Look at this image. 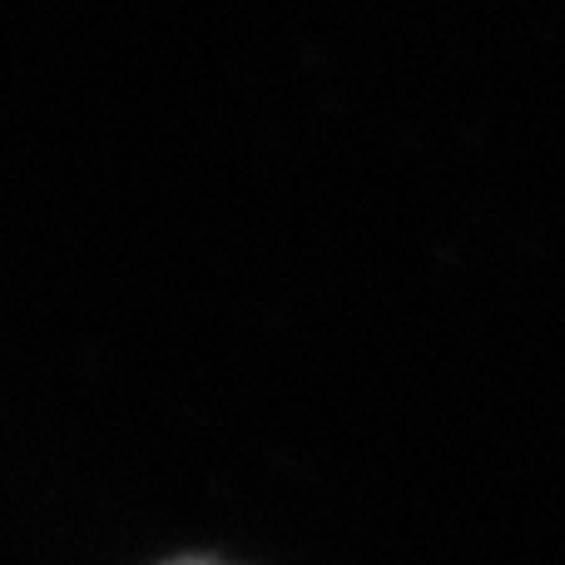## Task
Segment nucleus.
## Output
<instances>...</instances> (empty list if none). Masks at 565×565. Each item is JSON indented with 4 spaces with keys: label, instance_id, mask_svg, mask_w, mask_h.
<instances>
[{
    "label": "nucleus",
    "instance_id": "obj_1",
    "mask_svg": "<svg viewBox=\"0 0 565 565\" xmlns=\"http://www.w3.org/2000/svg\"><path fill=\"white\" fill-rule=\"evenodd\" d=\"M184 565H204V561H184Z\"/></svg>",
    "mask_w": 565,
    "mask_h": 565
}]
</instances>
